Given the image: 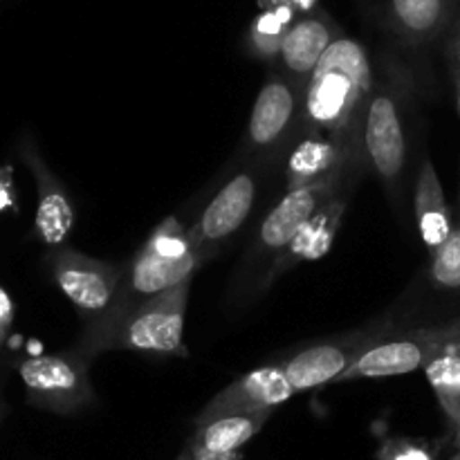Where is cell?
Here are the masks:
<instances>
[{
	"mask_svg": "<svg viewBox=\"0 0 460 460\" xmlns=\"http://www.w3.org/2000/svg\"><path fill=\"white\" fill-rule=\"evenodd\" d=\"M27 402L58 416H75L97 402L90 359L81 350L34 355L18 362Z\"/></svg>",
	"mask_w": 460,
	"mask_h": 460,
	"instance_id": "8992f818",
	"label": "cell"
},
{
	"mask_svg": "<svg viewBox=\"0 0 460 460\" xmlns=\"http://www.w3.org/2000/svg\"><path fill=\"white\" fill-rule=\"evenodd\" d=\"M175 460H196V458H193V456H191V454H189V452H187V449H184V452H182V454H180V456H178V458H175Z\"/></svg>",
	"mask_w": 460,
	"mask_h": 460,
	"instance_id": "d4e9b609",
	"label": "cell"
},
{
	"mask_svg": "<svg viewBox=\"0 0 460 460\" xmlns=\"http://www.w3.org/2000/svg\"><path fill=\"white\" fill-rule=\"evenodd\" d=\"M305 85L288 75H272L261 88L252 108L245 133V146L254 157H270L304 124Z\"/></svg>",
	"mask_w": 460,
	"mask_h": 460,
	"instance_id": "9c48e42d",
	"label": "cell"
},
{
	"mask_svg": "<svg viewBox=\"0 0 460 460\" xmlns=\"http://www.w3.org/2000/svg\"><path fill=\"white\" fill-rule=\"evenodd\" d=\"M189 292L191 281H184L151 299L115 305L99 319L85 323L76 350H81L88 359L111 350L187 355L184 319Z\"/></svg>",
	"mask_w": 460,
	"mask_h": 460,
	"instance_id": "7a4b0ae2",
	"label": "cell"
},
{
	"mask_svg": "<svg viewBox=\"0 0 460 460\" xmlns=\"http://www.w3.org/2000/svg\"><path fill=\"white\" fill-rule=\"evenodd\" d=\"M290 16H288L286 7L268 9L261 13L250 27V45L256 54L263 58H274L281 52L283 36H286L288 27H290Z\"/></svg>",
	"mask_w": 460,
	"mask_h": 460,
	"instance_id": "44dd1931",
	"label": "cell"
},
{
	"mask_svg": "<svg viewBox=\"0 0 460 460\" xmlns=\"http://www.w3.org/2000/svg\"><path fill=\"white\" fill-rule=\"evenodd\" d=\"M452 460H460V454H456V456H454Z\"/></svg>",
	"mask_w": 460,
	"mask_h": 460,
	"instance_id": "83f0119b",
	"label": "cell"
},
{
	"mask_svg": "<svg viewBox=\"0 0 460 460\" xmlns=\"http://www.w3.org/2000/svg\"><path fill=\"white\" fill-rule=\"evenodd\" d=\"M18 157L31 173L36 187V236L48 247L63 245L75 227V207H72L70 196L30 135H22L18 139Z\"/></svg>",
	"mask_w": 460,
	"mask_h": 460,
	"instance_id": "7c38bea8",
	"label": "cell"
},
{
	"mask_svg": "<svg viewBox=\"0 0 460 460\" xmlns=\"http://www.w3.org/2000/svg\"><path fill=\"white\" fill-rule=\"evenodd\" d=\"M413 214H416L422 243L429 250V254H434L452 234L454 220L452 211L445 202L443 184H440L434 162L429 157H425L420 162V169H418L416 189H413Z\"/></svg>",
	"mask_w": 460,
	"mask_h": 460,
	"instance_id": "d6986e66",
	"label": "cell"
},
{
	"mask_svg": "<svg viewBox=\"0 0 460 460\" xmlns=\"http://www.w3.org/2000/svg\"><path fill=\"white\" fill-rule=\"evenodd\" d=\"M445 61H447L449 76H452L454 94H456V106L460 115V13L452 22L449 31L445 34Z\"/></svg>",
	"mask_w": 460,
	"mask_h": 460,
	"instance_id": "603a6c76",
	"label": "cell"
},
{
	"mask_svg": "<svg viewBox=\"0 0 460 460\" xmlns=\"http://www.w3.org/2000/svg\"><path fill=\"white\" fill-rule=\"evenodd\" d=\"M373 85L376 75L368 52L341 34L310 75L299 133L362 137V117Z\"/></svg>",
	"mask_w": 460,
	"mask_h": 460,
	"instance_id": "6da1fadb",
	"label": "cell"
},
{
	"mask_svg": "<svg viewBox=\"0 0 460 460\" xmlns=\"http://www.w3.org/2000/svg\"><path fill=\"white\" fill-rule=\"evenodd\" d=\"M256 196H259V169L247 166L232 175L207 202L196 223L189 225L191 241L211 259L214 252L245 225L254 209Z\"/></svg>",
	"mask_w": 460,
	"mask_h": 460,
	"instance_id": "30bf717a",
	"label": "cell"
},
{
	"mask_svg": "<svg viewBox=\"0 0 460 460\" xmlns=\"http://www.w3.org/2000/svg\"><path fill=\"white\" fill-rule=\"evenodd\" d=\"M340 36V27L326 13H313L292 22L283 36L281 52H279L283 75L295 79L296 84L308 85L317 63Z\"/></svg>",
	"mask_w": 460,
	"mask_h": 460,
	"instance_id": "e0dca14e",
	"label": "cell"
},
{
	"mask_svg": "<svg viewBox=\"0 0 460 460\" xmlns=\"http://www.w3.org/2000/svg\"><path fill=\"white\" fill-rule=\"evenodd\" d=\"M292 395H295V389L281 362L265 364L245 373L236 382L225 386L218 395H214L196 418V422H205L223 413H272Z\"/></svg>",
	"mask_w": 460,
	"mask_h": 460,
	"instance_id": "5bb4252c",
	"label": "cell"
},
{
	"mask_svg": "<svg viewBox=\"0 0 460 460\" xmlns=\"http://www.w3.org/2000/svg\"><path fill=\"white\" fill-rule=\"evenodd\" d=\"M207 261L209 256L191 241L189 229L171 216L157 225L137 254L124 265V279L112 308L151 299L180 283L193 281V274Z\"/></svg>",
	"mask_w": 460,
	"mask_h": 460,
	"instance_id": "277c9868",
	"label": "cell"
},
{
	"mask_svg": "<svg viewBox=\"0 0 460 460\" xmlns=\"http://www.w3.org/2000/svg\"><path fill=\"white\" fill-rule=\"evenodd\" d=\"M3 413H4V404L0 402V418H3Z\"/></svg>",
	"mask_w": 460,
	"mask_h": 460,
	"instance_id": "4316f807",
	"label": "cell"
},
{
	"mask_svg": "<svg viewBox=\"0 0 460 460\" xmlns=\"http://www.w3.org/2000/svg\"><path fill=\"white\" fill-rule=\"evenodd\" d=\"M425 376L445 416L460 422V323H449L443 344L425 364Z\"/></svg>",
	"mask_w": 460,
	"mask_h": 460,
	"instance_id": "ffe728a7",
	"label": "cell"
},
{
	"mask_svg": "<svg viewBox=\"0 0 460 460\" xmlns=\"http://www.w3.org/2000/svg\"><path fill=\"white\" fill-rule=\"evenodd\" d=\"M409 99L411 81L395 58H385L362 117V155L394 198L402 193L409 160Z\"/></svg>",
	"mask_w": 460,
	"mask_h": 460,
	"instance_id": "3957f363",
	"label": "cell"
},
{
	"mask_svg": "<svg viewBox=\"0 0 460 460\" xmlns=\"http://www.w3.org/2000/svg\"><path fill=\"white\" fill-rule=\"evenodd\" d=\"M270 416L272 413H223L196 422L187 452L196 460H227L263 429Z\"/></svg>",
	"mask_w": 460,
	"mask_h": 460,
	"instance_id": "ac0fdd59",
	"label": "cell"
},
{
	"mask_svg": "<svg viewBox=\"0 0 460 460\" xmlns=\"http://www.w3.org/2000/svg\"><path fill=\"white\" fill-rule=\"evenodd\" d=\"M45 263L58 290L79 310L85 323L106 314L117 301L124 265L93 259L66 245L49 247Z\"/></svg>",
	"mask_w": 460,
	"mask_h": 460,
	"instance_id": "52a82bcc",
	"label": "cell"
},
{
	"mask_svg": "<svg viewBox=\"0 0 460 460\" xmlns=\"http://www.w3.org/2000/svg\"><path fill=\"white\" fill-rule=\"evenodd\" d=\"M456 445L460 447V422L456 425Z\"/></svg>",
	"mask_w": 460,
	"mask_h": 460,
	"instance_id": "484cf974",
	"label": "cell"
},
{
	"mask_svg": "<svg viewBox=\"0 0 460 460\" xmlns=\"http://www.w3.org/2000/svg\"><path fill=\"white\" fill-rule=\"evenodd\" d=\"M458 13L460 0H386L391 30L416 49L445 39Z\"/></svg>",
	"mask_w": 460,
	"mask_h": 460,
	"instance_id": "2e32d148",
	"label": "cell"
},
{
	"mask_svg": "<svg viewBox=\"0 0 460 460\" xmlns=\"http://www.w3.org/2000/svg\"><path fill=\"white\" fill-rule=\"evenodd\" d=\"M13 323V301L7 295L3 286H0V350H3L4 341L9 340V332H12Z\"/></svg>",
	"mask_w": 460,
	"mask_h": 460,
	"instance_id": "cb8c5ba5",
	"label": "cell"
},
{
	"mask_svg": "<svg viewBox=\"0 0 460 460\" xmlns=\"http://www.w3.org/2000/svg\"><path fill=\"white\" fill-rule=\"evenodd\" d=\"M367 169V162L355 160L344 169L335 171V173L326 175V178L317 180V182L301 184V187L286 189V196L272 207L268 218L261 223L256 241L250 252V265L256 268H268L272 261L283 252V247L295 238V234L326 205L331 198H335L346 184L358 182L359 175ZM263 272V274H265ZM261 274V279H263ZM259 279V281H261ZM259 286V283H256Z\"/></svg>",
	"mask_w": 460,
	"mask_h": 460,
	"instance_id": "5b68a950",
	"label": "cell"
},
{
	"mask_svg": "<svg viewBox=\"0 0 460 460\" xmlns=\"http://www.w3.org/2000/svg\"><path fill=\"white\" fill-rule=\"evenodd\" d=\"M429 279L440 290H460V223L454 225L447 241L431 254Z\"/></svg>",
	"mask_w": 460,
	"mask_h": 460,
	"instance_id": "7402d4cb",
	"label": "cell"
},
{
	"mask_svg": "<svg viewBox=\"0 0 460 460\" xmlns=\"http://www.w3.org/2000/svg\"><path fill=\"white\" fill-rule=\"evenodd\" d=\"M355 160H364L362 137L299 133L286 164V189L317 182Z\"/></svg>",
	"mask_w": 460,
	"mask_h": 460,
	"instance_id": "9a60e30c",
	"label": "cell"
},
{
	"mask_svg": "<svg viewBox=\"0 0 460 460\" xmlns=\"http://www.w3.org/2000/svg\"><path fill=\"white\" fill-rule=\"evenodd\" d=\"M391 331H394V319H376L358 331L305 346L299 353L281 359V367L295 394L319 389V386L340 380V376L346 373L350 364L358 362L373 344L385 340Z\"/></svg>",
	"mask_w": 460,
	"mask_h": 460,
	"instance_id": "ba28073f",
	"label": "cell"
},
{
	"mask_svg": "<svg viewBox=\"0 0 460 460\" xmlns=\"http://www.w3.org/2000/svg\"><path fill=\"white\" fill-rule=\"evenodd\" d=\"M447 331L449 323L447 326L418 328V331L404 332L398 337H385L377 344H373L358 362L350 364L337 382L395 377L425 368L436 349L443 344Z\"/></svg>",
	"mask_w": 460,
	"mask_h": 460,
	"instance_id": "8fae6325",
	"label": "cell"
},
{
	"mask_svg": "<svg viewBox=\"0 0 460 460\" xmlns=\"http://www.w3.org/2000/svg\"><path fill=\"white\" fill-rule=\"evenodd\" d=\"M358 182H350L337 193L335 198L326 202L299 232L295 234L290 243L283 247L281 254L272 261V265L268 268V272L263 274V279L259 281V292L268 290L277 279H281L283 274L290 272L292 268H296L299 263H310V261H319L331 252L332 243H335L337 234H340L341 223H344L346 209H349L350 196H353V189Z\"/></svg>",
	"mask_w": 460,
	"mask_h": 460,
	"instance_id": "4fadbf2b",
	"label": "cell"
}]
</instances>
